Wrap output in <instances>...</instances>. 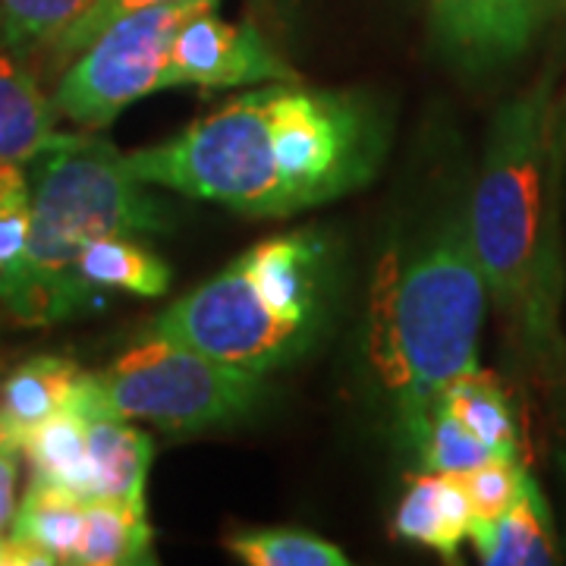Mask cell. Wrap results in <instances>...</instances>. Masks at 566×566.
I'll use <instances>...</instances> for the list:
<instances>
[{
	"label": "cell",
	"mask_w": 566,
	"mask_h": 566,
	"mask_svg": "<svg viewBox=\"0 0 566 566\" xmlns=\"http://www.w3.org/2000/svg\"><path fill=\"white\" fill-rule=\"evenodd\" d=\"M469 233L488 296L506 318L513 344L542 375H557L566 363V274L551 76L494 117Z\"/></svg>",
	"instance_id": "1"
},
{
	"label": "cell",
	"mask_w": 566,
	"mask_h": 566,
	"mask_svg": "<svg viewBox=\"0 0 566 566\" xmlns=\"http://www.w3.org/2000/svg\"><path fill=\"white\" fill-rule=\"evenodd\" d=\"M485 305L488 283L469 221L453 218L412 259L387 252L378 264L368 359L412 441H419L438 394L479 368Z\"/></svg>",
	"instance_id": "2"
},
{
	"label": "cell",
	"mask_w": 566,
	"mask_h": 566,
	"mask_svg": "<svg viewBox=\"0 0 566 566\" xmlns=\"http://www.w3.org/2000/svg\"><path fill=\"white\" fill-rule=\"evenodd\" d=\"M167 227L164 205L133 177L111 142L70 136L41 155L32 182V227L20 268L0 300L25 324H54L92 303L76 274L82 245L98 237H142Z\"/></svg>",
	"instance_id": "3"
},
{
	"label": "cell",
	"mask_w": 566,
	"mask_h": 566,
	"mask_svg": "<svg viewBox=\"0 0 566 566\" xmlns=\"http://www.w3.org/2000/svg\"><path fill=\"white\" fill-rule=\"evenodd\" d=\"M264 394L262 371L218 363L151 334L102 375H82L70 409L82 419L120 416L164 431H205L249 416Z\"/></svg>",
	"instance_id": "4"
},
{
	"label": "cell",
	"mask_w": 566,
	"mask_h": 566,
	"mask_svg": "<svg viewBox=\"0 0 566 566\" xmlns=\"http://www.w3.org/2000/svg\"><path fill=\"white\" fill-rule=\"evenodd\" d=\"M133 177L249 218H286L296 205L283 186L268 129V85L237 95L164 145L126 155Z\"/></svg>",
	"instance_id": "5"
},
{
	"label": "cell",
	"mask_w": 566,
	"mask_h": 566,
	"mask_svg": "<svg viewBox=\"0 0 566 566\" xmlns=\"http://www.w3.org/2000/svg\"><path fill=\"white\" fill-rule=\"evenodd\" d=\"M271 151L296 211L334 202L371 180L381 126L359 98L303 88L293 80L268 85Z\"/></svg>",
	"instance_id": "6"
},
{
	"label": "cell",
	"mask_w": 566,
	"mask_h": 566,
	"mask_svg": "<svg viewBox=\"0 0 566 566\" xmlns=\"http://www.w3.org/2000/svg\"><path fill=\"white\" fill-rule=\"evenodd\" d=\"M214 7L211 0L161 3L111 22L82 51L57 85V111L73 123L102 129L129 104L170 88V48L186 20Z\"/></svg>",
	"instance_id": "7"
},
{
	"label": "cell",
	"mask_w": 566,
	"mask_h": 566,
	"mask_svg": "<svg viewBox=\"0 0 566 566\" xmlns=\"http://www.w3.org/2000/svg\"><path fill=\"white\" fill-rule=\"evenodd\" d=\"M305 327L308 324L290 322L264 303L237 262L161 312L151 334L199 349L218 363L264 375L300 353Z\"/></svg>",
	"instance_id": "8"
},
{
	"label": "cell",
	"mask_w": 566,
	"mask_h": 566,
	"mask_svg": "<svg viewBox=\"0 0 566 566\" xmlns=\"http://www.w3.org/2000/svg\"><path fill=\"white\" fill-rule=\"evenodd\" d=\"M286 80H296V73L271 51L262 32L249 22L214 17V7L182 22L170 48L167 85L237 88Z\"/></svg>",
	"instance_id": "9"
},
{
	"label": "cell",
	"mask_w": 566,
	"mask_h": 566,
	"mask_svg": "<svg viewBox=\"0 0 566 566\" xmlns=\"http://www.w3.org/2000/svg\"><path fill=\"white\" fill-rule=\"evenodd\" d=\"M444 51L469 70H488L526 51L547 17V0H431Z\"/></svg>",
	"instance_id": "10"
},
{
	"label": "cell",
	"mask_w": 566,
	"mask_h": 566,
	"mask_svg": "<svg viewBox=\"0 0 566 566\" xmlns=\"http://www.w3.org/2000/svg\"><path fill=\"white\" fill-rule=\"evenodd\" d=\"M85 438L92 463V497L145 510V479L155 450L151 438L120 416L85 419Z\"/></svg>",
	"instance_id": "11"
},
{
	"label": "cell",
	"mask_w": 566,
	"mask_h": 566,
	"mask_svg": "<svg viewBox=\"0 0 566 566\" xmlns=\"http://www.w3.org/2000/svg\"><path fill=\"white\" fill-rule=\"evenodd\" d=\"M322 245L312 237H277L255 245L240 259L255 293L271 305L277 315L290 322L308 324L315 305V259Z\"/></svg>",
	"instance_id": "12"
},
{
	"label": "cell",
	"mask_w": 566,
	"mask_h": 566,
	"mask_svg": "<svg viewBox=\"0 0 566 566\" xmlns=\"http://www.w3.org/2000/svg\"><path fill=\"white\" fill-rule=\"evenodd\" d=\"M469 538L488 566H547L557 560L551 535V510L535 479L523 482L520 497L497 523L472 520Z\"/></svg>",
	"instance_id": "13"
},
{
	"label": "cell",
	"mask_w": 566,
	"mask_h": 566,
	"mask_svg": "<svg viewBox=\"0 0 566 566\" xmlns=\"http://www.w3.org/2000/svg\"><path fill=\"white\" fill-rule=\"evenodd\" d=\"M66 139L54 129V107L35 76L0 54V161H35Z\"/></svg>",
	"instance_id": "14"
},
{
	"label": "cell",
	"mask_w": 566,
	"mask_h": 566,
	"mask_svg": "<svg viewBox=\"0 0 566 566\" xmlns=\"http://www.w3.org/2000/svg\"><path fill=\"white\" fill-rule=\"evenodd\" d=\"M82 375L85 371L80 365L63 356H35L10 371V378L0 385V412L13 424L20 441L35 424L70 409Z\"/></svg>",
	"instance_id": "15"
},
{
	"label": "cell",
	"mask_w": 566,
	"mask_h": 566,
	"mask_svg": "<svg viewBox=\"0 0 566 566\" xmlns=\"http://www.w3.org/2000/svg\"><path fill=\"white\" fill-rule=\"evenodd\" d=\"M85 501L76 491L61 485H48L32 479L22 504L17 506L10 535L35 542L44 547L57 564H76L85 526Z\"/></svg>",
	"instance_id": "16"
},
{
	"label": "cell",
	"mask_w": 566,
	"mask_h": 566,
	"mask_svg": "<svg viewBox=\"0 0 566 566\" xmlns=\"http://www.w3.org/2000/svg\"><path fill=\"white\" fill-rule=\"evenodd\" d=\"M434 406L447 409L460 422L491 447L494 457H516L520 453V431L513 419V406L506 400L504 387L491 371L472 368L438 394Z\"/></svg>",
	"instance_id": "17"
},
{
	"label": "cell",
	"mask_w": 566,
	"mask_h": 566,
	"mask_svg": "<svg viewBox=\"0 0 566 566\" xmlns=\"http://www.w3.org/2000/svg\"><path fill=\"white\" fill-rule=\"evenodd\" d=\"M20 450L32 463V479L76 491L92 497V463H88V438L85 419L76 409H63L25 431Z\"/></svg>",
	"instance_id": "18"
},
{
	"label": "cell",
	"mask_w": 566,
	"mask_h": 566,
	"mask_svg": "<svg viewBox=\"0 0 566 566\" xmlns=\"http://www.w3.org/2000/svg\"><path fill=\"white\" fill-rule=\"evenodd\" d=\"M151 560V526L145 520V510H133L104 497L85 501V526L76 564L133 566Z\"/></svg>",
	"instance_id": "19"
},
{
	"label": "cell",
	"mask_w": 566,
	"mask_h": 566,
	"mask_svg": "<svg viewBox=\"0 0 566 566\" xmlns=\"http://www.w3.org/2000/svg\"><path fill=\"white\" fill-rule=\"evenodd\" d=\"M76 274L88 286H114L136 296H164L170 286V268L133 237H98L82 245Z\"/></svg>",
	"instance_id": "20"
},
{
	"label": "cell",
	"mask_w": 566,
	"mask_h": 566,
	"mask_svg": "<svg viewBox=\"0 0 566 566\" xmlns=\"http://www.w3.org/2000/svg\"><path fill=\"white\" fill-rule=\"evenodd\" d=\"M227 551L252 566H346V554L303 528H249L227 538Z\"/></svg>",
	"instance_id": "21"
},
{
	"label": "cell",
	"mask_w": 566,
	"mask_h": 566,
	"mask_svg": "<svg viewBox=\"0 0 566 566\" xmlns=\"http://www.w3.org/2000/svg\"><path fill=\"white\" fill-rule=\"evenodd\" d=\"M95 0H0V41L13 51H29L54 41Z\"/></svg>",
	"instance_id": "22"
},
{
	"label": "cell",
	"mask_w": 566,
	"mask_h": 566,
	"mask_svg": "<svg viewBox=\"0 0 566 566\" xmlns=\"http://www.w3.org/2000/svg\"><path fill=\"white\" fill-rule=\"evenodd\" d=\"M394 535L416 542V545L438 551L447 560H457L460 554V542L453 538V532L447 528L444 513H441V501H438V472L416 475L409 488H406L403 501L397 506L394 516Z\"/></svg>",
	"instance_id": "23"
},
{
	"label": "cell",
	"mask_w": 566,
	"mask_h": 566,
	"mask_svg": "<svg viewBox=\"0 0 566 566\" xmlns=\"http://www.w3.org/2000/svg\"><path fill=\"white\" fill-rule=\"evenodd\" d=\"M416 447L422 450V463L428 472L465 475L494 457L485 441H479L460 419H453L441 406L431 409Z\"/></svg>",
	"instance_id": "24"
},
{
	"label": "cell",
	"mask_w": 566,
	"mask_h": 566,
	"mask_svg": "<svg viewBox=\"0 0 566 566\" xmlns=\"http://www.w3.org/2000/svg\"><path fill=\"white\" fill-rule=\"evenodd\" d=\"M523 482H526V469L516 457H491L479 469L465 472V488L475 506V520L497 523L520 497Z\"/></svg>",
	"instance_id": "25"
},
{
	"label": "cell",
	"mask_w": 566,
	"mask_h": 566,
	"mask_svg": "<svg viewBox=\"0 0 566 566\" xmlns=\"http://www.w3.org/2000/svg\"><path fill=\"white\" fill-rule=\"evenodd\" d=\"M161 3H189V0H95L80 20L73 22L70 29H63L61 35L51 41L54 44V57L57 61L76 57V54H82L92 41L102 35L111 22H117L126 13L145 10V7H161ZM211 3H218V0H211Z\"/></svg>",
	"instance_id": "26"
},
{
	"label": "cell",
	"mask_w": 566,
	"mask_h": 566,
	"mask_svg": "<svg viewBox=\"0 0 566 566\" xmlns=\"http://www.w3.org/2000/svg\"><path fill=\"white\" fill-rule=\"evenodd\" d=\"M438 501H441V513H444L447 528L463 545V538H469L472 520H475V506H472L469 488H465V475L438 472Z\"/></svg>",
	"instance_id": "27"
},
{
	"label": "cell",
	"mask_w": 566,
	"mask_h": 566,
	"mask_svg": "<svg viewBox=\"0 0 566 566\" xmlns=\"http://www.w3.org/2000/svg\"><path fill=\"white\" fill-rule=\"evenodd\" d=\"M29 227H32V205L0 211V281L10 277L29 249Z\"/></svg>",
	"instance_id": "28"
},
{
	"label": "cell",
	"mask_w": 566,
	"mask_h": 566,
	"mask_svg": "<svg viewBox=\"0 0 566 566\" xmlns=\"http://www.w3.org/2000/svg\"><path fill=\"white\" fill-rule=\"evenodd\" d=\"M20 447H0V535L17 516V479H20Z\"/></svg>",
	"instance_id": "29"
},
{
	"label": "cell",
	"mask_w": 566,
	"mask_h": 566,
	"mask_svg": "<svg viewBox=\"0 0 566 566\" xmlns=\"http://www.w3.org/2000/svg\"><path fill=\"white\" fill-rule=\"evenodd\" d=\"M0 447H20V434L3 419V412H0Z\"/></svg>",
	"instance_id": "30"
},
{
	"label": "cell",
	"mask_w": 566,
	"mask_h": 566,
	"mask_svg": "<svg viewBox=\"0 0 566 566\" xmlns=\"http://www.w3.org/2000/svg\"><path fill=\"white\" fill-rule=\"evenodd\" d=\"M0 566H3V535H0Z\"/></svg>",
	"instance_id": "31"
},
{
	"label": "cell",
	"mask_w": 566,
	"mask_h": 566,
	"mask_svg": "<svg viewBox=\"0 0 566 566\" xmlns=\"http://www.w3.org/2000/svg\"><path fill=\"white\" fill-rule=\"evenodd\" d=\"M547 3H554V0H547Z\"/></svg>",
	"instance_id": "32"
}]
</instances>
